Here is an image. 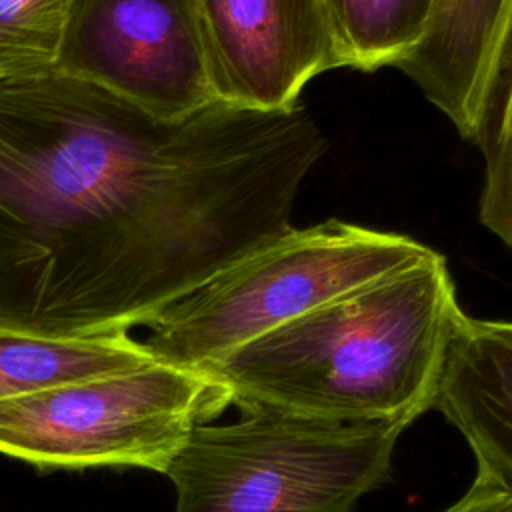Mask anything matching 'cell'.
I'll return each mask as SVG.
<instances>
[{
  "label": "cell",
  "mask_w": 512,
  "mask_h": 512,
  "mask_svg": "<svg viewBox=\"0 0 512 512\" xmlns=\"http://www.w3.org/2000/svg\"><path fill=\"white\" fill-rule=\"evenodd\" d=\"M326 144L302 104L158 118L58 72L0 80V326H148L294 228Z\"/></svg>",
  "instance_id": "6da1fadb"
},
{
  "label": "cell",
  "mask_w": 512,
  "mask_h": 512,
  "mask_svg": "<svg viewBox=\"0 0 512 512\" xmlns=\"http://www.w3.org/2000/svg\"><path fill=\"white\" fill-rule=\"evenodd\" d=\"M460 316L434 250L246 342L212 372L240 412L410 426L434 408Z\"/></svg>",
  "instance_id": "7a4b0ae2"
},
{
  "label": "cell",
  "mask_w": 512,
  "mask_h": 512,
  "mask_svg": "<svg viewBox=\"0 0 512 512\" xmlns=\"http://www.w3.org/2000/svg\"><path fill=\"white\" fill-rule=\"evenodd\" d=\"M406 428L270 410L200 424L164 474L174 512H356L390 478Z\"/></svg>",
  "instance_id": "3957f363"
},
{
  "label": "cell",
  "mask_w": 512,
  "mask_h": 512,
  "mask_svg": "<svg viewBox=\"0 0 512 512\" xmlns=\"http://www.w3.org/2000/svg\"><path fill=\"white\" fill-rule=\"evenodd\" d=\"M432 252L336 218L290 228L162 310L142 342L160 360L212 370L246 342Z\"/></svg>",
  "instance_id": "277c9868"
},
{
  "label": "cell",
  "mask_w": 512,
  "mask_h": 512,
  "mask_svg": "<svg viewBox=\"0 0 512 512\" xmlns=\"http://www.w3.org/2000/svg\"><path fill=\"white\" fill-rule=\"evenodd\" d=\"M230 406L218 374L152 360L0 400V454L40 470L166 474L192 430Z\"/></svg>",
  "instance_id": "5b68a950"
},
{
  "label": "cell",
  "mask_w": 512,
  "mask_h": 512,
  "mask_svg": "<svg viewBox=\"0 0 512 512\" xmlns=\"http://www.w3.org/2000/svg\"><path fill=\"white\" fill-rule=\"evenodd\" d=\"M54 72L158 118L216 100L196 0H74Z\"/></svg>",
  "instance_id": "8992f818"
},
{
  "label": "cell",
  "mask_w": 512,
  "mask_h": 512,
  "mask_svg": "<svg viewBox=\"0 0 512 512\" xmlns=\"http://www.w3.org/2000/svg\"><path fill=\"white\" fill-rule=\"evenodd\" d=\"M216 100L298 106L306 84L346 68L324 0H196Z\"/></svg>",
  "instance_id": "52a82bcc"
},
{
  "label": "cell",
  "mask_w": 512,
  "mask_h": 512,
  "mask_svg": "<svg viewBox=\"0 0 512 512\" xmlns=\"http://www.w3.org/2000/svg\"><path fill=\"white\" fill-rule=\"evenodd\" d=\"M432 410L466 440L476 474L512 496V320L462 312Z\"/></svg>",
  "instance_id": "ba28073f"
},
{
  "label": "cell",
  "mask_w": 512,
  "mask_h": 512,
  "mask_svg": "<svg viewBox=\"0 0 512 512\" xmlns=\"http://www.w3.org/2000/svg\"><path fill=\"white\" fill-rule=\"evenodd\" d=\"M156 356L130 334L64 338L0 326V400L104 376Z\"/></svg>",
  "instance_id": "9c48e42d"
},
{
  "label": "cell",
  "mask_w": 512,
  "mask_h": 512,
  "mask_svg": "<svg viewBox=\"0 0 512 512\" xmlns=\"http://www.w3.org/2000/svg\"><path fill=\"white\" fill-rule=\"evenodd\" d=\"M472 142L484 162L478 218L512 252V16L482 88Z\"/></svg>",
  "instance_id": "30bf717a"
},
{
  "label": "cell",
  "mask_w": 512,
  "mask_h": 512,
  "mask_svg": "<svg viewBox=\"0 0 512 512\" xmlns=\"http://www.w3.org/2000/svg\"><path fill=\"white\" fill-rule=\"evenodd\" d=\"M346 68L398 66L420 42L434 0H324Z\"/></svg>",
  "instance_id": "8fae6325"
},
{
  "label": "cell",
  "mask_w": 512,
  "mask_h": 512,
  "mask_svg": "<svg viewBox=\"0 0 512 512\" xmlns=\"http://www.w3.org/2000/svg\"><path fill=\"white\" fill-rule=\"evenodd\" d=\"M74 0H0V80L56 70Z\"/></svg>",
  "instance_id": "7c38bea8"
},
{
  "label": "cell",
  "mask_w": 512,
  "mask_h": 512,
  "mask_svg": "<svg viewBox=\"0 0 512 512\" xmlns=\"http://www.w3.org/2000/svg\"><path fill=\"white\" fill-rule=\"evenodd\" d=\"M438 512H512V496L484 476L474 474L470 486Z\"/></svg>",
  "instance_id": "4fadbf2b"
}]
</instances>
